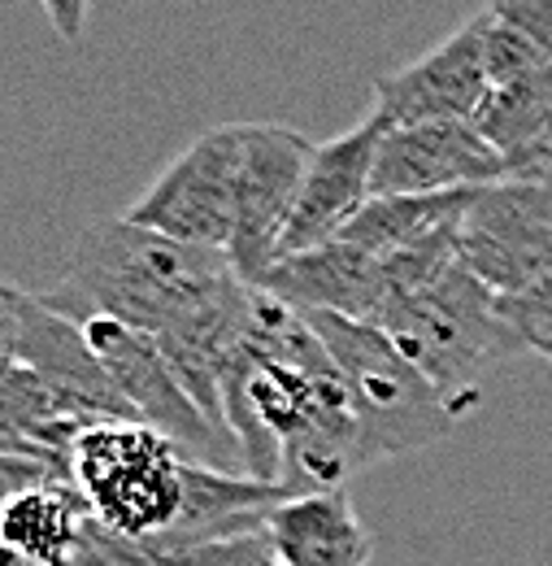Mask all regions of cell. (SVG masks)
Masks as SVG:
<instances>
[{"label":"cell","mask_w":552,"mask_h":566,"mask_svg":"<svg viewBox=\"0 0 552 566\" xmlns=\"http://www.w3.org/2000/svg\"><path fill=\"white\" fill-rule=\"evenodd\" d=\"M275 566H278V563H275Z\"/></svg>","instance_id":"25"},{"label":"cell","mask_w":552,"mask_h":566,"mask_svg":"<svg viewBox=\"0 0 552 566\" xmlns=\"http://www.w3.org/2000/svg\"><path fill=\"white\" fill-rule=\"evenodd\" d=\"M544 361H552V354H544Z\"/></svg>","instance_id":"24"},{"label":"cell","mask_w":552,"mask_h":566,"mask_svg":"<svg viewBox=\"0 0 552 566\" xmlns=\"http://www.w3.org/2000/svg\"><path fill=\"white\" fill-rule=\"evenodd\" d=\"M457 253L496 296H518L552 271V184L505 179L466 206Z\"/></svg>","instance_id":"7"},{"label":"cell","mask_w":552,"mask_h":566,"mask_svg":"<svg viewBox=\"0 0 552 566\" xmlns=\"http://www.w3.org/2000/svg\"><path fill=\"white\" fill-rule=\"evenodd\" d=\"M257 287L300 314H331L374 327L388 305V266L348 240H331L314 253L278 262Z\"/></svg>","instance_id":"13"},{"label":"cell","mask_w":552,"mask_h":566,"mask_svg":"<svg viewBox=\"0 0 552 566\" xmlns=\"http://www.w3.org/2000/svg\"><path fill=\"white\" fill-rule=\"evenodd\" d=\"M4 566H26V563H18V558H4Z\"/></svg>","instance_id":"23"},{"label":"cell","mask_w":552,"mask_h":566,"mask_svg":"<svg viewBox=\"0 0 552 566\" xmlns=\"http://www.w3.org/2000/svg\"><path fill=\"white\" fill-rule=\"evenodd\" d=\"M83 327H87L92 349L105 361V370L114 375L118 392L136 410V423L166 436L183 453V462L248 475L240 444L217 423H209V415L192 401V392L183 388V379L174 375L170 357L161 354V345L152 336L123 327L114 318H83Z\"/></svg>","instance_id":"5"},{"label":"cell","mask_w":552,"mask_h":566,"mask_svg":"<svg viewBox=\"0 0 552 566\" xmlns=\"http://www.w3.org/2000/svg\"><path fill=\"white\" fill-rule=\"evenodd\" d=\"M231 280L240 275L226 253L166 240L131 218H100L78 231L66 253V275L44 296L78 323L114 318L157 340Z\"/></svg>","instance_id":"1"},{"label":"cell","mask_w":552,"mask_h":566,"mask_svg":"<svg viewBox=\"0 0 552 566\" xmlns=\"http://www.w3.org/2000/svg\"><path fill=\"white\" fill-rule=\"evenodd\" d=\"M487 9H479L466 27H457L444 44L426 57L374 78V114L392 127L422 123H475L484 109L491 78L484 62Z\"/></svg>","instance_id":"10"},{"label":"cell","mask_w":552,"mask_h":566,"mask_svg":"<svg viewBox=\"0 0 552 566\" xmlns=\"http://www.w3.org/2000/svg\"><path fill=\"white\" fill-rule=\"evenodd\" d=\"M87 523H92V505L74 484L4 496L0 505L4 558H18L26 566H74Z\"/></svg>","instance_id":"15"},{"label":"cell","mask_w":552,"mask_h":566,"mask_svg":"<svg viewBox=\"0 0 552 566\" xmlns=\"http://www.w3.org/2000/svg\"><path fill=\"white\" fill-rule=\"evenodd\" d=\"M475 192H448V197H383L370 201L365 210L348 222L340 240L374 253V258H396L405 249H417L453 227H461L466 206Z\"/></svg>","instance_id":"17"},{"label":"cell","mask_w":552,"mask_h":566,"mask_svg":"<svg viewBox=\"0 0 552 566\" xmlns=\"http://www.w3.org/2000/svg\"><path fill=\"white\" fill-rule=\"evenodd\" d=\"M100 423H109V419H96L92 410L70 401L66 392H57L35 370L4 361V370H0V444H35V449H53V453L70 458L74 444Z\"/></svg>","instance_id":"16"},{"label":"cell","mask_w":552,"mask_h":566,"mask_svg":"<svg viewBox=\"0 0 552 566\" xmlns=\"http://www.w3.org/2000/svg\"><path fill=\"white\" fill-rule=\"evenodd\" d=\"M484 62H487L491 87H509V83H518V78H531V74H540L552 66V57L535 44V40H527V35L513 31V27H505L491 9H487Z\"/></svg>","instance_id":"19"},{"label":"cell","mask_w":552,"mask_h":566,"mask_svg":"<svg viewBox=\"0 0 552 566\" xmlns=\"http://www.w3.org/2000/svg\"><path fill=\"white\" fill-rule=\"evenodd\" d=\"M549 123H552V66L531 74V78H518L509 87H491L484 109H479V118H475V127L505 157L509 170L544 140Z\"/></svg>","instance_id":"18"},{"label":"cell","mask_w":552,"mask_h":566,"mask_svg":"<svg viewBox=\"0 0 552 566\" xmlns=\"http://www.w3.org/2000/svg\"><path fill=\"white\" fill-rule=\"evenodd\" d=\"M83 13H87V9H70V13L53 9V18L62 22V31H66V35H78V22H83Z\"/></svg>","instance_id":"22"},{"label":"cell","mask_w":552,"mask_h":566,"mask_svg":"<svg viewBox=\"0 0 552 566\" xmlns=\"http://www.w3.org/2000/svg\"><path fill=\"white\" fill-rule=\"evenodd\" d=\"M309 318L336 361V370L344 375L370 467L383 458H405L417 449H431L466 423L444 401V392L379 327L331 318V314H309Z\"/></svg>","instance_id":"3"},{"label":"cell","mask_w":552,"mask_h":566,"mask_svg":"<svg viewBox=\"0 0 552 566\" xmlns=\"http://www.w3.org/2000/svg\"><path fill=\"white\" fill-rule=\"evenodd\" d=\"M0 327H4V361L35 370L40 379H49L57 392H66L70 401H78L96 419L136 423V410L127 406L114 375L105 370L100 354L92 349L87 327L78 318L62 314L57 305H49V296H35V292L4 283Z\"/></svg>","instance_id":"9"},{"label":"cell","mask_w":552,"mask_h":566,"mask_svg":"<svg viewBox=\"0 0 552 566\" xmlns=\"http://www.w3.org/2000/svg\"><path fill=\"white\" fill-rule=\"evenodd\" d=\"M314 157V140L278 123H244V170L235 240L226 249L235 275L257 287L283 258V235L300 201V184Z\"/></svg>","instance_id":"8"},{"label":"cell","mask_w":552,"mask_h":566,"mask_svg":"<svg viewBox=\"0 0 552 566\" xmlns=\"http://www.w3.org/2000/svg\"><path fill=\"white\" fill-rule=\"evenodd\" d=\"M500 314L531 354H552V271L518 296H500Z\"/></svg>","instance_id":"20"},{"label":"cell","mask_w":552,"mask_h":566,"mask_svg":"<svg viewBox=\"0 0 552 566\" xmlns=\"http://www.w3.org/2000/svg\"><path fill=\"white\" fill-rule=\"evenodd\" d=\"M505 27L522 31L527 40H535L552 57V0H496L487 4Z\"/></svg>","instance_id":"21"},{"label":"cell","mask_w":552,"mask_h":566,"mask_svg":"<svg viewBox=\"0 0 552 566\" xmlns=\"http://www.w3.org/2000/svg\"><path fill=\"white\" fill-rule=\"evenodd\" d=\"M278 566H370L374 536L357 518L348 493L287 496L270 514Z\"/></svg>","instance_id":"14"},{"label":"cell","mask_w":552,"mask_h":566,"mask_svg":"<svg viewBox=\"0 0 552 566\" xmlns=\"http://www.w3.org/2000/svg\"><path fill=\"white\" fill-rule=\"evenodd\" d=\"M240 170H244V123L213 127L188 144L123 218L166 240L226 253L235 240Z\"/></svg>","instance_id":"6"},{"label":"cell","mask_w":552,"mask_h":566,"mask_svg":"<svg viewBox=\"0 0 552 566\" xmlns=\"http://www.w3.org/2000/svg\"><path fill=\"white\" fill-rule=\"evenodd\" d=\"M417 370L444 392V401L470 419L484 406V384L527 345L500 314V296L453 262L435 280L396 296L374 323Z\"/></svg>","instance_id":"2"},{"label":"cell","mask_w":552,"mask_h":566,"mask_svg":"<svg viewBox=\"0 0 552 566\" xmlns=\"http://www.w3.org/2000/svg\"><path fill=\"white\" fill-rule=\"evenodd\" d=\"M383 132H388V123L370 109L352 132L314 144V157H309V170L300 184L291 227L283 235L278 262L340 240L348 222L374 201V153H379Z\"/></svg>","instance_id":"12"},{"label":"cell","mask_w":552,"mask_h":566,"mask_svg":"<svg viewBox=\"0 0 552 566\" xmlns=\"http://www.w3.org/2000/svg\"><path fill=\"white\" fill-rule=\"evenodd\" d=\"M509 179L505 157L475 123H422L383 132L374 153V201L383 197H448Z\"/></svg>","instance_id":"11"},{"label":"cell","mask_w":552,"mask_h":566,"mask_svg":"<svg viewBox=\"0 0 552 566\" xmlns=\"http://www.w3.org/2000/svg\"><path fill=\"white\" fill-rule=\"evenodd\" d=\"M74 484L92 514L131 541H157L183 510V453L144 423L92 427L74 453Z\"/></svg>","instance_id":"4"}]
</instances>
